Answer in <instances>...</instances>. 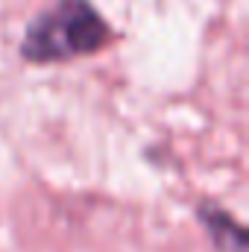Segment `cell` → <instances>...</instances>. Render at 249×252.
Returning <instances> with one entry per match:
<instances>
[{
    "label": "cell",
    "instance_id": "6da1fadb",
    "mask_svg": "<svg viewBox=\"0 0 249 252\" xmlns=\"http://www.w3.org/2000/svg\"><path fill=\"white\" fill-rule=\"evenodd\" d=\"M109 21L91 0H53L38 12L21 41V56L30 64H59L94 56L112 41Z\"/></svg>",
    "mask_w": 249,
    "mask_h": 252
},
{
    "label": "cell",
    "instance_id": "7a4b0ae2",
    "mask_svg": "<svg viewBox=\"0 0 249 252\" xmlns=\"http://www.w3.org/2000/svg\"><path fill=\"white\" fill-rule=\"evenodd\" d=\"M196 217L220 252H247V229L232 214H226L223 208H217L211 202H199Z\"/></svg>",
    "mask_w": 249,
    "mask_h": 252
}]
</instances>
